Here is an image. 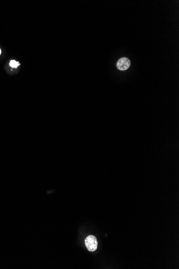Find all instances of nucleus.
I'll use <instances>...</instances> for the list:
<instances>
[{
	"instance_id": "nucleus-1",
	"label": "nucleus",
	"mask_w": 179,
	"mask_h": 269,
	"mask_svg": "<svg viewBox=\"0 0 179 269\" xmlns=\"http://www.w3.org/2000/svg\"><path fill=\"white\" fill-rule=\"evenodd\" d=\"M85 244L86 248L90 251H94L98 247V242L94 236L89 235L85 240Z\"/></svg>"
},
{
	"instance_id": "nucleus-3",
	"label": "nucleus",
	"mask_w": 179,
	"mask_h": 269,
	"mask_svg": "<svg viewBox=\"0 0 179 269\" xmlns=\"http://www.w3.org/2000/svg\"><path fill=\"white\" fill-rule=\"evenodd\" d=\"M9 64L10 66L12 67V68H17V67L19 66V65H20V64H19V62L16 61H15V60H11V61H10Z\"/></svg>"
},
{
	"instance_id": "nucleus-2",
	"label": "nucleus",
	"mask_w": 179,
	"mask_h": 269,
	"mask_svg": "<svg viewBox=\"0 0 179 269\" xmlns=\"http://www.w3.org/2000/svg\"><path fill=\"white\" fill-rule=\"evenodd\" d=\"M130 66V61L127 57H122L117 62V66L120 71H126L129 68Z\"/></svg>"
},
{
	"instance_id": "nucleus-4",
	"label": "nucleus",
	"mask_w": 179,
	"mask_h": 269,
	"mask_svg": "<svg viewBox=\"0 0 179 269\" xmlns=\"http://www.w3.org/2000/svg\"><path fill=\"white\" fill-rule=\"evenodd\" d=\"M1 54V49H0V54Z\"/></svg>"
}]
</instances>
